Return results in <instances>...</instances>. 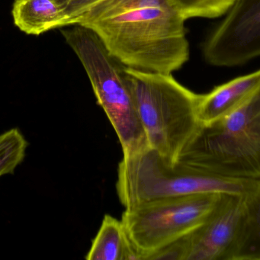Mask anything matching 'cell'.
I'll return each instance as SVG.
<instances>
[{"label":"cell","instance_id":"cell-1","mask_svg":"<svg viewBox=\"0 0 260 260\" xmlns=\"http://www.w3.org/2000/svg\"><path fill=\"white\" fill-rule=\"evenodd\" d=\"M185 21L171 0H100L71 25L93 31L124 66L172 74L189 59Z\"/></svg>","mask_w":260,"mask_h":260},{"label":"cell","instance_id":"cell-2","mask_svg":"<svg viewBox=\"0 0 260 260\" xmlns=\"http://www.w3.org/2000/svg\"><path fill=\"white\" fill-rule=\"evenodd\" d=\"M124 71L149 147L175 164L202 127L199 94L171 74L125 66Z\"/></svg>","mask_w":260,"mask_h":260},{"label":"cell","instance_id":"cell-3","mask_svg":"<svg viewBox=\"0 0 260 260\" xmlns=\"http://www.w3.org/2000/svg\"><path fill=\"white\" fill-rule=\"evenodd\" d=\"M117 194L124 208L144 202L204 193L260 192V179L220 177L182 162L167 161L153 149L123 156Z\"/></svg>","mask_w":260,"mask_h":260},{"label":"cell","instance_id":"cell-4","mask_svg":"<svg viewBox=\"0 0 260 260\" xmlns=\"http://www.w3.org/2000/svg\"><path fill=\"white\" fill-rule=\"evenodd\" d=\"M178 161L220 177L260 179V91L202 125Z\"/></svg>","mask_w":260,"mask_h":260},{"label":"cell","instance_id":"cell-5","mask_svg":"<svg viewBox=\"0 0 260 260\" xmlns=\"http://www.w3.org/2000/svg\"><path fill=\"white\" fill-rule=\"evenodd\" d=\"M260 260V192L226 194L202 226L150 260Z\"/></svg>","mask_w":260,"mask_h":260},{"label":"cell","instance_id":"cell-6","mask_svg":"<svg viewBox=\"0 0 260 260\" xmlns=\"http://www.w3.org/2000/svg\"><path fill=\"white\" fill-rule=\"evenodd\" d=\"M68 27L62 30V36L83 64L97 103L118 135L123 156L148 148L124 65L108 51L93 31L79 25Z\"/></svg>","mask_w":260,"mask_h":260},{"label":"cell","instance_id":"cell-7","mask_svg":"<svg viewBox=\"0 0 260 260\" xmlns=\"http://www.w3.org/2000/svg\"><path fill=\"white\" fill-rule=\"evenodd\" d=\"M223 194L170 198L125 208L121 220L138 260H150L156 252L202 226L214 214Z\"/></svg>","mask_w":260,"mask_h":260},{"label":"cell","instance_id":"cell-8","mask_svg":"<svg viewBox=\"0 0 260 260\" xmlns=\"http://www.w3.org/2000/svg\"><path fill=\"white\" fill-rule=\"evenodd\" d=\"M208 36L202 53L209 64L233 68L260 54V0H236Z\"/></svg>","mask_w":260,"mask_h":260},{"label":"cell","instance_id":"cell-9","mask_svg":"<svg viewBox=\"0 0 260 260\" xmlns=\"http://www.w3.org/2000/svg\"><path fill=\"white\" fill-rule=\"evenodd\" d=\"M260 91V71L240 76L199 95L198 116L202 125L211 124L240 107Z\"/></svg>","mask_w":260,"mask_h":260},{"label":"cell","instance_id":"cell-10","mask_svg":"<svg viewBox=\"0 0 260 260\" xmlns=\"http://www.w3.org/2000/svg\"><path fill=\"white\" fill-rule=\"evenodd\" d=\"M12 15L15 25L30 36L70 26L69 15L60 0H15Z\"/></svg>","mask_w":260,"mask_h":260},{"label":"cell","instance_id":"cell-11","mask_svg":"<svg viewBox=\"0 0 260 260\" xmlns=\"http://www.w3.org/2000/svg\"><path fill=\"white\" fill-rule=\"evenodd\" d=\"M85 258L138 260V256L122 221L110 214H106Z\"/></svg>","mask_w":260,"mask_h":260},{"label":"cell","instance_id":"cell-12","mask_svg":"<svg viewBox=\"0 0 260 260\" xmlns=\"http://www.w3.org/2000/svg\"><path fill=\"white\" fill-rule=\"evenodd\" d=\"M28 144L17 127L0 135V177L14 174L16 168L25 159Z\"/></svg>","mask_w":260,"mask_h":260},{"label":"cell","instance_id":"cell-13","mask_svg":"<svg viewBox=\"0 0 260 260\" xmlns=\"http://www.w3.org/2000/svg\"><path fill=\"white\" fill-rule=\"evenodd\" d=\"M185 20L191 18L214 19L223 16L236 0H171Z\"/></svg>","mask_w":260,"mask_h":260},{"label":"cell","instance_id":"cell-14","mask_svg":"<svg viewBox=\"0 0 260 260\" xmlns=\"http://www.w3.org/2000/svg\"><path fill=\"white\" fill-rule=\"evenodd\" d=\"M66 7L67 12L70 17V26L72 19L91 6L99 2L100 0H60Z\"/></svg>","mask_w":260,"mask_h":260}]
</instances>
